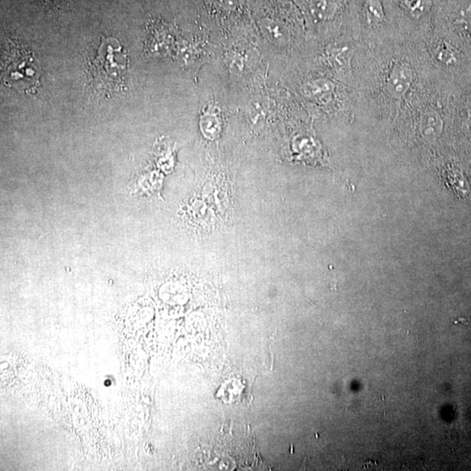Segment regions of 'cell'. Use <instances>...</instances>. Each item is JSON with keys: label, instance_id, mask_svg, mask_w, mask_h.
Listing matches in <instances>:
<instances>
[{"label": "cell", "instance_id": "cell-1", "mask_svg": "<svg viewBox=\"0 0 471 471\" xmlns=\"http://www.w3.org/2000/svg\"><path fill=\"white\" fill-rule=\"evenodd\" d=\"M128 63L127 54L118 41L102 38L98 54L90 69L96 88L115 90L121 87Z\"/></svg>", "mask_w": 471, "mask_h": 471}, {"label": "cell", "instance_id": "cell-2", "mask_svg": "<svg viewBox=\"0 0 471 471\" xmlns=\"http://www.w3.org/2000/svg\"><path fill=\"white\" fill-rule=\"evenodd\" d=\"M8 70L5 72V80H11L10 82L17 84L19 87L33 86L38 78L37 67H34V59L30 56L19 53L12 58Z\"/></svg>", "mask_w": 471, "mask_h": 471}, {"label": "cell", "instance_id": "cell-3", "mask_svg": "<svg viewBox=\"0 0 471 471\" xmlns=\"http://www.w3.org/2000/svg\"><path fill=\"white\" fill-rule=\"evenodd\" d=\"M413 82L411 67L401 63L393 67L388 78L389 92L395 97H402L411 89Z\"/></svg>", "mask_w": 471, "mask_h": 471}, {"label": "cell", "instance_id": "cell-4", "mask_svg": "<svg viewBox=\"0 0 471 471\" xmlns=\"http://www.w3.org/2000/svg\"><path fill=\"white\" fill-rule=\"evenodd\" d=\"M401 2L415 18L422 17L432 8V0H401Z\"/></svg>", "mask_w": 471, "mask_h": 471}, {"label": "cell", "instance_id": "cell-5", "mask_svg": "<svg viewBox=\"0 0 471 471\" xmlns=\"http://www.w3.org/2000/svg\"><path fill=\"white\" fill-rule=\"evenodd\" d=\"M365 12L370 23H382L385 18L380 0H366Z\"/></svg>", "mask_w": 471, "mask_h": 471}, {"label": "cell", "instance_id": "cell-6", "mask_svg": "<svg viewBox=\"0 0 471 471\" xmlns=\"http://www.w3.org/2000/svg\"><path fill=\"white\" fill-rule=\"evenodd\" d=\"M263 31L267 38L273 43L286 44L287 38L285 29L280 27L279 25L270 22L268 24L264 25Z\"/></svg>", "mask_w": 471, "mask_h": 471}, {"label": "cell", "instance_id": "cell-7", "mask_svg": "<svg viewBox=\"0 0 471 471\" xmlns=\"http://www.w3.org/2000/svg\"><path fill=\"white\" fill-rule=\"evenodd\" d=\"M450 53L451 51L448 47L441 48L438 51V58L441 61H444L445 63H448V61H451L453 59L452 54Z\"/></svg>", "mask_w": 471, "mask_h": 471}]
</instances>
